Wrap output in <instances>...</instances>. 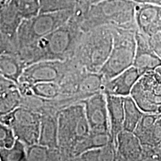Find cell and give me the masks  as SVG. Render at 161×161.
Masks as SVG:
<instances>
[{
	"label": "cell",
	"instance_id": "obj_5",
	"mask_svg": "<svg viewBox=\"0 0 161 161\" xmlns=\"http://www.w3.org/2000/svg\"><path fill=\"white\" fill-rule=\"evenodd\" d=\"M138 30L113 27L114 45L110 55L99 72L105 81L134 65L136 55V33Z\"/></svg>",
	"mask_w": 161,
	"mask_h": 161
},
{
	"label": "cell",
	"instance_id": "obj_2",
	"mask_svg": "<svg viewBox=\"0 0 161 161\" xmlns=\"http://www.w3.org/2000/svg\"><path fill=\"white\" fill-rule=\"evenodd\" d=\"M131 0H102L87 7L78 5L72 18L86 31L102 26L138 30L136 8Z\"/></svg>",
	"mask_w": 161,
	"mask_h": 161
},
{
	"label": "cell",
	"instance_id": "obj_38",
	"mask_svg": "<svg viewBox=\"0 0 161 161\" xmlns=\"http://www.w3.org/2000/svg\"><path fill=\"white\" fill-rule=\"evenodd\" d=\"M102 1V0H90V5H92V4H95L96 3H98V2Z\"/></svg>",
	"mask_w": 161,
	"mask_h": 161
},
{
	"label": "cell",
	"instance_id": "obj_34",
	"mask_svg": "<svg viewBox=\"0 0 161 161\" xmlns=\"http://www.w3.org/2000/svg\"><path fill=\"white\" fill-rule=\"evenodd\" d=\"M148 42L153 51L161 58V31L148 37Z\"/></svg>",
	"mask_w": 161,
	"mask_h": 161
},
{
	"label": "cell",
	"instance_id": "obj_32",
	"mask_svg": "<svg viewBox=\"0 0 161 161\" xmlns=\"http://www.w3.org/2000/svg\"><path fill=\"white\" fill-rule=\"evenodd\" d=\"M16 140L17 137L13 130L6 125L0 123V148H11Z\"/></svg>",
	"mask_w": 161,
	"mask_h": 161
},
{
	"label": "cell",
	"instance_id": "obj_36",
	"mask_svg": "<svg viewBox=\"0 0 161 161\" xmlns=\"http://www.w3.org/2000/svg\"><path fill=\"white\" fill-rule=\"evenodd\" d=\"M11 2V0H0V8L4 7V6L8 5Z\"/></svg>",
	"mask_w": 161,
	"mask_h": 161
},
{
	"label": "cell",
	"instance_id": "obj_29",
	"mask_svg": "<svg viewBox=\"0 0 161 161\" xmlns=\"http://www.w3.org/2000/svg\"><path fill=\"white\" fill-rule=\"evenodd\" d=\"M0 158L2 161H26V146L17 139L11 148H0Z\"/></svg>",
	"mask_w": 161,
	"mask_h": 161
},
{
	"label": "cell",
	"instance_id": "obj_20",
	"mask_svg": "<svg viewBox=\"0 0 161 161\" xmlns=\"http://www.w3.org/2000/svg\"><path fill=\"white\" fill-rule=\"evenodd\" d=\"M27 65L19 55H0V75L18 84Z\"/></svg>",
	"mask_w": 161,
	"mask_h": 161
},
{
	"label": "cell",
	"instance_id": "obj_13",
	"mask_svg": "<svg viewBox=\"0 0 161 161\" xmlns=\"http://www.w3.org/2000/svg\"><path fill=\"white\" fill-rule=\"evenodd\" d=\"M134 133L142 146H161V113H144Z\"/></svg>",
	"mask_w": 161,
	"mask_h": 161
},
{
	"label": "cell",
	"instance_id": "obj_30",
	"mask_svg": "<svg viewBox=\"0 0 161 161\" xmlns=\"http://www.w3.org/2000/svg\"><path fill=\"white\" fill-rule=\"evenodd\" d=\"M24 19H29L40 13V0H11L10 3Z\"/></svg>",
	"mask_w": 161,
	"mask_h": 161
},
{
	"label": "cell",
	"instance_id": "obj_4",
	"mask_svg": "<svg viewBox=\"0 0 161 161\" xmlns=\"http://www.w3.org/2000/svg\"><path fill=\"white\" fill-rule=\"evenodd\" d=\"M114 45L113 27L102 26L84 31L73 58L89 72H99Z\"/></svg>",
	"mask_w": 161,
	"mask_h": 161
},
{
	"label": "cell",
	"instance_id": "obj_27",
	"mask_svg": "<svg viewBox=\"0 0 161 161\" xmlns=\"http://www.w3.org/2000/svg\"><path fill=\"white\" fill-rule=\"evenodd\" d=\"M31 90L35 95L44 98H58L66 96L57 82H39L32 85Z\"/></svg>",
	"mask_w": 161,
	"mask_h": 161
},
{
	"label": "cell",
	"instance_id": "obj_14",
	"mask_svg": "<svg viewBox=\"0 0 161 161\" xmlns=\"http://www.w3.org/2000/svg\"><path fill=\"white\" fill-rule=\"evenodd\" d=\"M136 50L134 65L142 75L155 70L161 66V58L153 51L148 42V36L139 31L136 33Z\"/></svg>",
	"mask_w": 161,
	"mask_h": 161
},
{
	"label": "cell",
	"instance_id": "obj_6",
	"mask_svg": "<svg viewBox=\"0 0 161 161\" xmlns=\"http://www.w3.org/2000/svg\"><path fill=\"white\" fill-rule=\"evenodd\" d=\"M74 10L39 13L29 19H24L18 29L20 49L35 43L67 23Z\"/></svg>",
	"mask_w": 161,
	"mask_h": 161
},
{
	"label": "cell",
	"instance_id": "obj_28",
	"mask_svg": "<svg viewBox=\"0 0 161 161\" xmlns=\"http://www.w3.org/2000/svg\"><path fill=\"white\" fill-rule=\"evenodd\" d=\"M40 13L75 10L80 0H40Z\"/></svg>",
	"mask_w": 161,
	"mask_h": 161
},
{
	"label": "cell",
	"instance_id": "obj_11",
	"mask_svg": "<svg viewBox=\"0 0 161 161\" xmlns=\"http://www.w3.org/2000/svg\"><path fill=\"white\" fill-rule=\"evenodd\" d=\"M90 130L110 133L108 103L103 92H98L82 100Z\"/></svg>",
	"mask_w": 161,
	"mask_h": 161
},
{
	"label": "cell",
	"instance_id": "obj_18",
	"mask_svg": "<svg viewBox=\"0 0 161 161\" xmlns=\"http://www.w3.org/2000/svg\"><path fill=\"white\" fill-rule=\"evenodd\" d=\"M112 142L116 144L118 134L124 130V99L122 96L105 94Z\"/></svg>",
	"mask_w": 161,
	"mask_h": 161
},
{
	"label": "cell",
	"instance_id": "obj_31",
	"mask_svg": "<svg viewBox=\"0 0 161 161\" xmlns=\"http://www.w3.org/2000/svg\"><path fill=\"white\" fill-rule=\"evenodd\" d=\"M20 46L18 36L0 34V55H19Z\"/></svg>",
	"mask_w": 161,
	"mask_h": 161
},
{
	"label": "cell",
	"instance_id": "obj_19",
	"mask_svg": "<svg viewBox=\"0 0 161 161\" xmlns=\"http://www.w3.org/2000/svg\"><path fill=\"white\" fill-rule=\"evenodd\" d=\"M58 115L41 116L38 143L50 148H58Z\"/></svg>",
	"mask_w": 161,
	"mask_h": 161
},
{
	"label": "cell",
	"instance_id": "obj_25",
	"mask_svg": "<svg viewBox=\"0 0 161 161\" xmlns=\"http://www.w3.org/2000/svg\"><path fill=\"white\" fill-rule=\"evenodd\" d=\"M110 142H113L110 133L93 132L90 130L89 136L76 148L74 160H75L78 156L86 151L107 146Z\"/></svg>",
	"mask_w": 161,
	"mask_h": 161
},
{
	"label": "cell",
	"instance_id": "obj_9",
	"mask_svg": "<svg viewBox=\"0 0 161 161\" xmlns=\"http://www.w3.org/2000/svg\"><path fill=\"white\" fill-rule=\"evenodd\" d=\"M69 65V59L66 60H43L30 64L24 70L20 77L18 86L21 90L31 88L39 82H57L63 78Z\"/></svg>",
	"mask_w": 161,
	"mask_h": 161
},
{
	"label": "cell",
	"instance_id": "obj_33",
	"mask_svg": "<svg viewBox=\"0 0 161 161\" xmlns=\"http://www.w3.org/2000/svg\"><path fill=\"white\" fill-rule=\"evenodd\" d=\"M141 160L161 161V146H142Z\"/></svg>",
	"mask_w": 161,
	"mask_h": 161
},
{
	"label": "cell",
	"instance_id": "obj_8",
	"mask_svg": "<svg viewBox=\"0 0 161 161\" xmlns=\"http://www.w3.org/2000/svg\"><path fill=\"white\" fill-rule=\"evenodd\" d=\"M144 113H161V76L155 70L146 72L139 78L130 92Z\"/></svg>",
	"mask_w": 161,
	"mask_h": 161
},
{
	"label": "cell",
	"instance_id": "obj_17",
	"mask_svg": "<svg viewBox=\"0 0 161 161\" xmlns=\"http://www.w3.org/2000/svg\"><path fill=\"white\" fill-rule=\"evenodd\" d=\"M22 98L18 84L0 75V116L21 107Z\"/></svg>",
	"mask_w": 161,
	"mask_h": 161
},
{
	"label": "cell",
	"instance_id": "obj_7",
	"mask_svg": "<svg viewBox=\"0 0 161 161\" xmlns=\"http://www.w3.org/2000/svg\"><path fill=\"white\" fill-rule=\"evenodd\" d=\"M0 122L10 127L17 140L26 146L39 142L41 116L37 113L21 106L6 115L1 116Z\"/></svg>",
	"mask_w": 161,
	"mask_h": 161
},
{
	"label": "cell",
	"instance_id": "obj_40",
	"mask_svg": "<svg viewBox=\"0 0 161 161\" xmlns=\"http://www.w3.org/2000/svg\"><path fill=\"white\" fill-rule=\"evenodd\" d=\"M155 1L156 4H158V5H161V0H154Z\"/></svg>",
	"mask_w": 161,
	"mask_h": 161
},
{
	"label": "cell",
	"instance_id": "obj_1",
	"mask_svg": "<svg viewBox=\"0 0 161 161\" xmlns=\"http://www.w3.org/2000/svg\"><path fill=\"white\" fill-rule=\"evenodd\" d=\"M72 17L54 31L20 49L19 57L27 66L43 60L64 61L73 58L84 31Z\"/></svg>",
	"mask_w": 161,
	"mask_h": 161
},
{
	"label": "cell",
	"instance_id": "obj_23",
	"mask_svg": "<svg viewBox=\"0 0 161 161\" xmlns=\"http://www.w3.org/2000/svg\"><path fill=\"white\" fill-rule=\"evenodd\" d=\"M26 154L28 161L64 160L59 148H50L39 143L26 146Z\"/></svg>",
	"mask_w": 161,
	"mask_h": 161
},
{
	"label": "cell",
	"instance_id": "obj_16",
	"mask_svg": "<svg viewBox=\"0 0 161 161\" xmlns=\"http://www.w3.org/2000/svg\"><path fill=\"white\" fill-rule=\"evenodd\" d=\"M116 160H141L142 145L134 132L123 130L118 134L116 140Z\"/></svg>",
	"mask_w": 161,
	"mask_h": 161
},
{
	"label": "cell",
	"instance_id": "obj_3",
	"mask_svg": "<svg viewBox=\"0 0 161 161\" xmlns=\"http://www.w3.org/2000/svg\"><path fill=\"white\" fill-rule=\"evenodd\" d=\"M58 122V148L64 160H74L76 148L90 133L83 103L78 102L60 111Z\"/></svg>",
	"mask_w": 161,
	"mask_h": 161
},
{
	"label": "cell",
	"instance_id": "obj_22",
	"mask_svg": "<svg viewBox=\"0 0 161 161\" xmlns=\"http://www.w3.org/2000/svg\"><path fill=\"white\" fill-rule=\"evenodd\" d=\"M105 80L100 72L86 71L80 81L78 95L84 99L98 92H103Z\"/></svg>",
	"mask_w": 161,
	"mask_h": 161
},
{
	"label": "cell",
	"instance_id": "obj_39",
	"mask_svg": "<svg viewBox=\"0 0 161 161\" xmlns=\"http://www.w3.org/2000/svg\"><path fill=\"white\" fill-rule=\"evenodd\" d=\"M155 71H156L157 72H158L159 75H160L161 76V66L157 68V69H155Z\"/></svg>",
	"mask_w": 161,
	"mask_h": 161
},
{
	"label": "cell",
	"instance_id": "obj_15",
	"mask_svg": "<svg viewBox=\"0 0 161 161\" xmlns=\"http://www.w3.org/2000/svg\"><path fill=\"white\" fill-rule=\"evenodd\" d=\"M142 75L137 68L134 66H130L115 77L105 81L103 92L104 94L122 97L130 96L133 87Z\"/></svg>",
	"mask_w": 161,
	"mask_h": 161
},
{
	"label": "cell",
	"instance_id": "obj_35",
	"mask_svg": "<svg viewBox=\"0 0 161 161\" xmlns=\"http://www.w3.org/2000/svg\"><path fill=\"white\" fill-rule=\"evenodd\" d=\"M134 3L140 4V3H155L154 0H131ZM156 4V3H155Z\"/></svg>",
	"mask_w": 161,
	"mask_h": 161
},
{
	"label": "cell",
	"instance_id": "obj_21",
	"mask_svg": "<svg viewBox=\"0 0 161 161\" xmlns=\"http://www.w3.org/2000/svg\"><path fill=\"white\" fill-rule=\"evenodd\" d=\"M23 18L14 6L8 5L0 8V34L16 36Z\"/></svg>",
	"mask_w": 161,
	"mask_h": 161
},
{
	"label": "cell",
	"instance_id": "obj_37",
	"mask_svg": "<svg viewBox=\"0 0 161 161\" xmlns=\"http://www.w3.org/2000/svg\"><path fill=\"white\" fill-rule=\"evenodd\" d=\"M80 5L87 7L90 5V0H80Z\"/></svg>",
	"mask_w": 161,
	"mask_h": 161
},
{
	"label": "cell",
	"instance_id": "obj_26",
	"mask_svg": "<svg viewBox=\"0 0 161 161\" xmlns=\"http://www.w3.org/2000/svg\"><path fill=\"white\" fill-rule=\"evenodd\" d=\"M116 146L110 142L107 146L92 148L82 153L75 159L80 161H97V160H116Z\"/></svg>",
	"mask_w": 161,
	"mask_h": 161
},
{
	"label": "cell",
	"instance_id": "obj_12",
	"mask_svg": "<svg viewBox=\"0 0 161 161\" xmlns=\"http://www.w3.org/2000/svg\"><path fill=\"white\" fill-rule=\"evenodd\" d=\"M135 18L138 31L143 35L150 37L161 31V5L137 4Z\"/></svg>",
	"mask_w": 161,
	"mask_h": 161
},
{
	"label": "cell",
	"instance_id": "obj_24",
	"mask_svg": "<svg viewBox=\"0 0 161 161\" xmlns=\"http://www.w3.org/2000/svg\"><path fill=\"white\" fill-rule=\"evenodd\" d=\"M124 99V130L134 132L136 127L143 116L144 112L140 109L130 96H125Z\"/></svg>",
	"mask_w": 161,
	"mask_h": 161
},
{
	"label": "cell",
	"instance_id": "obj_10",
	"mask_svg": "<svg viewBox=\"0 0 161 161\" xmlns=\"http://www.w3.org/2000/svg\"><path fill=\"white\" fill-rule=\"evenodd\" d=\"M22 107L28 108L40 116L58 115L60 111L72 104L81 102L79 96H65L58 98H44L35 95L31 88L21 92Z\"/></svg>",
	"mask_w": 161,
	"mask_h": 161
}]
</instances>
